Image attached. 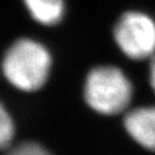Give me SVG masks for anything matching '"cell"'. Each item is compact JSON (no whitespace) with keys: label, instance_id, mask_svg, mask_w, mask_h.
<instances>
[{"label":"cell","instance_id":"6da1fadb","mask_svg":"<svg viewBox=\"0 0 155 155\" xmlns=\"http://www.w3.org/2000/svg\"><path fill=\"white\" fill-rule=\"evenodd\" d=\"M52 65L51 54L43 44L31 39H19L5 52L2 70L13 86L34 92L46 82Z\"/></svg>","mask_w":155,"mask_h":155},{"label":"cell","instance_id":"7a4b0ae2","mask_svg":"<svg viewBox=\"0 0 155 155\" xmlns=\"http://www.w3.org/2000/svg\"><path fill=\"white\" fill-rule=\"evenodd\" d=\"M84 97L87 104L96 112L114 115L128 107L133 97V86L121 69L99 66L87 74Z\"/></svg>","mask_w":155,"mask_h":155},{"label":"cell","instance_id":"3957f363","mask_svg":"<svg viewBox=\"0 0 155 155\" xmlns=\"http://www.w3.org/2000/svg\"><path fill=\"white\" fill-rule=\"evenodd\" d=\"M114 40L127 57L142 61L155 55V22L144 13L130 11L114 27Z\"/></svg>","mask_w":155,"mask_h":155},{"label":"cell","instance_id":"277c9868","mask_svg":"<svg viewBox=\"0 0 155 155\" xmlns=\"http://www.w3.org/2000/svg\"><path fill=\"white\" fill-rule=\"evenodd\" d=\"M124 125L141 147L155 152V107H141L129 111Z\"/></svg>","mask_w":155,"mask_h":155},{"label":"cell","instance_id":"5b68a950","mask_svg":"<svg viewBox=\"0 0 155 155\" xmlns=\"http://www.w3.org/2000/svg\"><path fill=\"white\" fill-rule=\"evenodd\" d=\"M32 18L41 25L52 26L61 21L65 13L64 0H23Z\"/></svg>","mask_w":155,"mask_h":155},{"label":"cell","instance_id":"8992f818","mask_svg":"<svg viewBox=\"0 0 155 155\" xmlns=\"http://www.w3.org/2000/svg\"><path fill=\"white\" fill-rule=\"evenodd\" d=\"M13 136H14V125L12 119L2 107L0 112V143L3 149L10 145Z\"/></svg>","mask_w":155,"mask_h":155},{"label":"cell","instance_id":"52a82bcc","mask_svg":"<svg viewBox=\"0 0 155 155\" xmlns=\"http://www.w3.org/2000/svg\"><path fill=\"white\" fill-rule=\"evenodd\" d=\"M7 155H51L41 145L35 142H27L12 149Z\"/></svg>","mask_w":155,"mask_h":155},{"label":"cell","instance_id":"ba28073f","mask_svg":"<svg viewBox=\"0 0 155 155\" xmlns=\"http://www.w3.org/2000/svg\"><path fill=\"white\" fill-rule=\"evenodd\" d=\"M150 84L155 93V55L151 58L150 64Z\"/></svg>","mask_w":155,"mask_h":155}]
</instances>
